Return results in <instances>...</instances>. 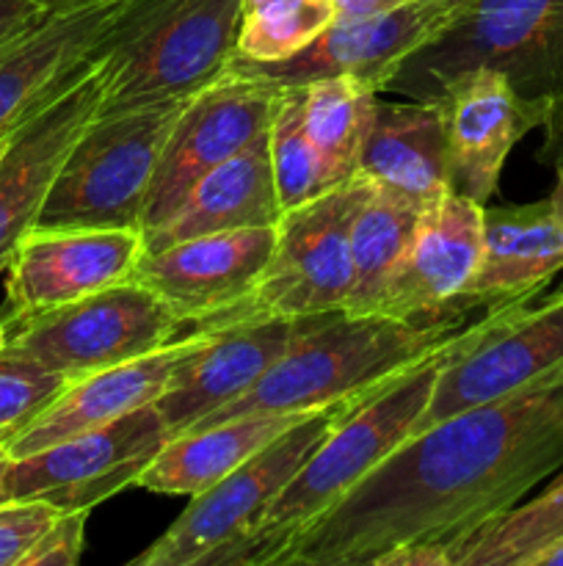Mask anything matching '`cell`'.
I'll use <instances>...</instances> for the list:
<instances>
[{
    "instance_id": "26",
    "label": "cell",
    "mask_w": 563,
    "mask_h": 566,
    "mask_svg": "<svg viewBox=\"0 0 563 566\" xmlns=\"http://www.w3.org/2000/svg\"><path fill=\"white\" fill-rule=\"evenodd\" d=\"M304 130L334 186L357 177L359 149L373 119L375 92L351 75H329L304 83Z\"/></svg>"
},
{
    "instance_id": "28",
    "label": "cell",
    "mask_w": 563,
    "mask_h": 566,
    "mask_svg": "<svg viewBox=\"0 0 563 566\" xmlns=\"http://www.w3.org/2000/svg\"><path fill=\"white\" fill-rule=\"evenodd\" d=\"M334 20L331 0H263L243 9L235 59L246 64H279L307 50Z\"/></svg>"
},
{
    "instance_id": "4",
    "label": "cell",
    "mask_w": 563,
    "mask_h": 566,
    "mask_svg": "<svg viewBox=\"0 0 563 566\" xmlns=\"http://www.w3.org/2000/svg\"><path fill=\"white\" fill-rule=\"evenodd\" d=\"M243 0H130L97 50L99 116L188 99L230 72Z\"/></svg>"
},
{
    "instance_id": "29",
    "label": "cell",
    "mask_w": 563,
    "mask_h": 566,
    "mask_svg": "<svg viewBox=\"0 0 563 566\" xmlns=\"http://www.w3.org/2000/svg\"><path fill=\"white\" fill-rule=\"evenodd\" d=\"M563 536V470L533 501L519 503L491 528L475 536L453 558V566H522L530 553Z\"/></svg>"
},
{
    "instance_id": "11",
    "label": "cell",
    "mask_w": 563,
    "mask_h": 566,
    "mask_svg": "<svg viewBox=\"0 0 563 566\" xmlns=\"http://www.w3.org/2000/svg\"><path fill=\"white\" fill-rule=\"evenodd\" d=\"M563 363V287L489 310L478 335L445 363L414 434L450 415L519 390Z\"/></svg>"
},
{
    "instance_id": "21",
    "label": "cell",
    "mask_w": 563,
    "mask_h": 566,
    "mask_svg": "<svg viewBox=\"0 0 563 566\" xmlns=\"http://www.w3.org/2000/svg\"><path fill=\"white\" fill-rule=\"evenodd\" d=\"M130 0L47 11L0 44V138L22 125L83 61L92 59Z\"/></svg>"
},
{
    "instance_id": "9",
    "label": "cell",
    "mask_w": 563,
    "mask_h": 566,
    "mask_svg": "<svg viewBox=\"0 0 563 566\" xmlns=\"http://www.w3.org/2000/svg\"><path fill=\"white\" fill-rule=\"evenodd\" d=\"M185 332L163 298L127 280L22 321L3 354L31 359L72 381L169 346Z\"/></svg>"
},
{
    "instance_id": "16",
    "label": "cell",
    "mask_w": 563,
    "mask_h": 566,
    "mask_svg": "<svg viewBox=\"0 0 563 566\" xmlns=\"http://www.w3.org/2000/svg\"><path fill=\"white\" fill-rule=\"evenodd\" d=\"M431 99L445 119L453 191L486 205L500 186L511 149L541 127L546 103L519 97L511 83L489 66L447 77Z\"/></svg>"
},
{
    "instance_id": "42",
    "label": "cell",
    "mask_w": 563,
    "mask_h": 566,
    "mask_svg": "<svg viewBox=\"0 0 563 566\" xmlns=\"http://www.w3.org/2000/svg\"><path fill=\"white\" fill-rule=\"evenodd\" d=\"M434 3H450V6H458V9H464L469 0H434Z\"/></svg>"
},
{
    "instance_id": "18",
    "label": "cell",
    "mask_w": 563,
    "mask_h": 566,
    "mask_svg": "<svg viewBox=\"0 0 563 566\" xmlns=\"http://www.w3.org/2000/svg\"><path fill=\"white\" fill-rule=\"evenodd\" d=\"M298 324L301 321L268 318L196 332L199 343L155 401L169 437L191 431L257 385L287 352Z\"/></svg>"
},
{
    "instance_id": "38",
    "label": "cell",
    "mask_w": 563,
    "mask_h": 566,
    "mask_svg": "<svg viewBox=\"0 0 563 566\" xmlns=\"http://www.w3.org/2000/svg\"><path fill=\"white\" fill-rule=\"evenodd\" d=\"M522 566H563V536H555V539L546 542L544 547L530 553Z\"/></svg>"
},
{
    "instance_id": "32",
    "label": "cell",
    "mask_w": 563,
    "mask_h": 566,
    "mask_svg": "<svg viewBox=\"0 0 563 566\" xmlns=\"http://www.w3.org/2000/svg\"><path fill=\"white\" fill-rule=\"evenodd\" d=\"M59 514L44 501H0V566H22Z\"/></svg>"
},
{
    "instance_id": "36",
    "label": "cell",
    "mask_w": 563,
    "mask_h": 566,
    "mask_svg": "<svg viewBox=\"0 0 563 566\" xmlns=\"http://www.w3.org/2000/svg\"><path fill=\"white\" fill-rule=\"evenodd\" d=\"M370 566H453L450 556L439 547L425 545H401L381 553Z\"/></svg>"
},
{
    "instance_id": "7",
    "label": "cell",
    "mask_w": 563,
    "mask_h": 566,
    "mask_svg": "<svg viewBox=\"0 0 563 566\" xmlns=\"http://www.w3.org/2000/svg\"><path fill=\"white\" fill-rule=\"evenodd\" d=\"M182 105L171 99L97 116L66 155L36 227L141 230L149 180Z\"/></svg>"
},
{
    "instance_id": "27",
    "label": "cell",
    "mask_w": 563,
    "mask_h": 566,
    "mask_svg": "<svg viewBox=\"0 0 563 566\" xmlns=\"http://www.w3.org/2000/svg\"><path fill=\"white\" fill-rule=\"evenodd\" d=\"M417 219L419 210L414 205L370 182L368 197L362 199L351 224L353 285L346 313H375L386 282L412 241Z\"/></svg>"
},
{
    "instance_id": "6",
    "label": "cell",
    "mask_w": 563,
    "mask_h": 566,
    "mask_svg": "<svg viewBox=\"0 0 563 566\" xmlns=\"http://www.w3.org/2000/svg\"><path fill=\"white\" fill-rule=\"evenodd\" d=\"M368 191L370 182L357 175L312 202L282 213L274 252L252 291L241 302L196 321L191 329L268 318L301 321L346 310L353 285L351 224Z\"/></svg>"
},
{
    "instance_id": "33",
    "label": "cell",
    "mask_w": 563,
    "mask_h": 566,
    "mask_svg": "<svg viewBox=\"0 0 563 566\" xmlns=\"http://www.w3.org/2000/svg\"><path fill=\"white\" fill-rule=\"evenodd\" d=\"M92 512H61L22 566H77L86 547V520Z\"/></svg>"
},
{
    "instance_id": "14",
    "label": "cell",
    "mask_w": 563,
    "mask_h": 566,
    "mask_svg": "<svg viewBox=\"0 0 563 566\" xmlns=\"http://www.w3.org/2000/svg\"><path fill=\"white\" fill-rule=\"evenodd\" d=\"M144 232L127 227H33L9 263L6 326L132 280Z\"/></svg>"
},
{
    "instance_id": "34",
    "label": "cell",
    "mask_w": 563,
    "mask_h": 566,
    "mask_svg": "<svg viewBox=\"0 0 563 566\" xmlns=\"http://www.w3.org/2000/svg\"><path fill=\"white\" fill-rule=\"evenodd\" d=\"M541 133H544V144H541L539 158L541 164H550L552 175H555V186L546 199L563 213V94L546 99Z\"/></svg>"
},
{
    "instance_id": "40",
    "label": "cell",
    "mask_w": 563,
    "mask_h": 566,
    "mask_svg": "<svg viewBox=\"0 0 563 566\" xmlns=\"http://www.w3.org/2000/svg\"><path fill=\"white\" fill-rule=\"evenodd\" d=\"M9 335H11L9 326H6L3 321H0V354H3L6 346H9Z\"/></svg>"
},
{
    "instance_id": "35",
    "label": "cell",
    "mask_w": 563,
    "mask_h": 566,
    "mask_svg": "<svg viewBox=\"0 0 563 566\" xmlns=\"http://www.w3.org/2000/svg\"><path fill=\"white\" fill-rule=\"evenodd\" d=\"M47 11L36 0H0V44L39 22Z\"/></svg>"
},
{
    "instance_id": "41",
    "label": "cell",
    "mask_w": 563,
    "mask_h": 566,
    "mask_svg": "<svg viewBox=\"0 0 563 566\" xmlns=\"http://www.w3.org/2000/svg\"><path fill=\"white\" fill-rule=\"evenodd\" d=\"M6 468H9V459L0 453V501H3V473H6Z\"/></svg>"
},
{
    "instance_id": "10",
    "label": "cell",
    "mask_w": 563,
    "mask_h": 566,
    "mask_svg": "<svg viewBox=\"0 0 563 566\" xmlns=\"http://www.w3.org/2000/svg\"><path fill=\"white\" fill-rule=\"evenodd\" d=\"M169 440L155 403L103 429L70 437L44 451L9 459L3 501H44L59 512H92L136 486Z\"/></svg>"
},
{
    "instance_id": "1",
    "label": "cell",
    "mask_w": 563,
    "mask_h": 566,
    "mask_svg": "<svg viewBox=\"0 0 563 566\" xmlns=\"http://www.w3.org/2000/svg\"><path fill=\"white\" fill-rule=\"evenodd\" d=\"M563 470V363L412 434L270 566H370L401 545L456 558Z\"/></svg>"
},
{
    "instance_id": "31",
    "label": "cell",
    "mask_w": 563,
    "mask_h": 566,
    "mask_svg": "<svg viewBox=\"0 0 563 566\" xmlns=\"http://www.w3.org/2000/svg\"><path fill=\"white\" fill-rule=\"evenodd\" d=\"M64 385V376L31 359L0 354V440L22 429Z\"/></svg>"
},
{
    "instance_id": "25",
    "label": "cell",
    "mask_w": 563,
    "mask_h": 566,
    "mask_svg": "<svg viewBox=\"0 0 563 566\" xmlns=\"http://www.w3.org/2000/svg\"><path fill=\"white\" fill-rule=\"evenodd\" d=\"M309 412L237 415L202 429L169 437L158 457L138 479V490L158 495H199L230 475L282 434L301 423Z\"/></svg>"
},
{
    "instance_id": "15",
    "label": "cell",
    "mask_w": 563,
    "mask_h": 566,
    "mask_svg": "<svg viewBox=\"0 0 563 566\" xmlns=\"http://www.w3.org/2000/svg\"><path fill=\"white\" fill-rule=\"evenodd\" d=\"M458 11L461 9L450 3L406 0L397 9L373 17H357V20L337 17L307 50L293 59L279 64H246L235 59L230 70L268 77L279 86H304L318 77L351 75L370 83L381 94L403 61L439 36Z\"/></svg>"
},
{
    "instance_id": "3",
    "label": "cell",
    "mask_w": 563,
    "mask_h": 566,
    "mask_svg": "<svg viewBox=\"0 0 563 566\" xmlns=\"http://www.w3.org/2000/svg\"><path fill=\"white\" fill-rule=\"evenodd\" d=\"M461 326L464 318L417 324L346 310L301 318L290 346L270 365L268 374L193 429L237 415L315 412L351 401L428 357Z\"/></svg>"
},
{
    "instance_id": "17",
    "label": "cell",
    "mask_w": 563,
    "mask_h": 566,
    "mask_svg": "<svg viewBox=\"0 0 563 566\" xmlns=\"http://www.w3.org/2000/svg\"><path fill=\"white\" fill-rule=\"evenodd\" d=\"M484 208L486 205L450 191L423 210L375 315L417 324L464 318L456 313V302L478 269Z\"/></svg>"
},
{
    "instance_id": "39",
    "label": "cell",
    "mask_w": 563,
    "mask_h": 566,
    "mask_svg": "<svg viewBox=\"0 0 563 566\" xmlns=\"http://www.w3.org/2000/svg\"><path fill=\"white\" fill-rule=\"evenodd\" d=\"M44 11H70V9H83V6L103 3V0H36Z\"/></svg>"
},
{
    "instance_id": "44",
    "label": "cell",
    "mask_w": 563,
    "mask_h": 566,
    "mask_svg": "<svg viewBox=\"0 0 563 566\" xmlns=\"http://www.w3.org/2000/svg\"><path fill=\"white\" fill-rule=\"evenodd\" d=\"M9 136H11V133H9ZM9 136H3V138H0V155H3V149H6V144H9Z\"/></svg>"
},
{
    "instance_id": "12",
    "label": "cell",
    "mask_w": 563,
    "mask_h": 566,
    "mask_svg": "<svg viewBox=\"0 0 563 566\" xmlns=\"http://www.w3.org/2000/svg\"><path fill=\"white\" fill-rule=\"evenodd\" d=\"M279 92L268 77L230 70L185 99L149 180L141 232L163 224L210 169L268 133Z\"/></svg>"
},
{
    "instance_id": "43",
    "label": "cell",
    "mask_w": 563,
    "mask_h": 566,
    "mask_svg": "<svg viewBox=\"0 0 563 566\" xmlns=\"http://www.w3.org/2000/svg\"><path fill=\"white\" fill-rule=\"evenodd\" d=\"M263 3V0H243V9H252V6Z\"/></svg>"
},
{
    "instance_id": "2",
    "label": "cell",
    "mask_w": 563,
    "mask_h": 566,
    "mask_svg": "<svg viewBox=\"0 0 563 566\" xmlns=\"http://www.w3.org/2000/svg\"><path fill=\"white\" fill-rule=\"evenodd\" d=\"M484 318L486 313L472 324H464L428 357L417 359L353 403L276 495L252 536L226 556L224 566H270L293 536L329 512L386 453L406 442L428 407L439 370L464 343L478 335Z\"/></svg>"
},
{
    "instance_id": "22",
    "label": "cell",
    "mask_w": 563,
    "mask_h": 566,
    "mask_svg": "<svg viewBox=\"0 0 563 566\" xmlns=\"http://www.w3.org/2000/svg\"><path fill=\"white\" fill-rule=\"evenodd\" d=\"M557 271H563V213L550 199L484 208L478 269L458 296L456 313H489L533 298Z\"/></svg>"
},
{
    "instance_id": "13",
    "label": "cell",
    "mask_w": 563,
    "mask_h": 566,
    "mask_svg": "<svg viewBox=\"0 0 563 566\" xmlns=\"http://www.w3.org/2000/svg\"><path fill=\"white\" fill-rule=\"evenodd\" d=\"M103 70L97 53L83 61L17 130L0 155V271L36 227L66 155L99 116Z\"/></svg>"
},
{
    "instance_id": "30",
    "label": "cell",
    "mask_w": 563,
    "mask_h": 566,
    "mask_svg": "<svg viewBox=\"0 0 563 566\" xmlns=\"http://www.w3.org/2000/svg\"><path fill=\"white\" fill-rule=\"evenodd\" d=\"M304 88L282 86L268 125V155L282 213L337 188L304 130Z\"/></svg>"
},
{
    "instance_id": "5",
    "label": "cell",
    "mask_w": 563,
    "mask_h": 566,
    "mask_svg": "<svg viewBox=\"0 0 563 566\" xmlns=\"http://www.w3.org/2000/svg\"><path fill=\"white\" fill-rule=\"evenodd\" d=\"M475 66L497 70L533 103L563 94V0H469L403 61L384 92L431 99L447 77Z\"/></svg>"
},
{
    "instance_id": "19",
    "label": "cell",
    "mask_w": 563,
    "mask_h": 566,
    "mask_svg": "<svg viewBox=\"0 0 563 566\" xmlns=\"http://www.w3.org/2000/svg\"><path fill=\"white\" fill-rule=\"evenodd\" d=\"M274 227L213 232L144 252L132 280L163 298L191 329L196 321L241 302L268 265Z\"/></svg>"
},
{
    "instance_id": "8",
    "label": "cell",
    "mask_w": 563,
    "mask_h": 566,
    "mask_svg": "<svg viewBox=\"0 0 563 566\" xmlns=\"http://www.w3.org/2000/svg\"><path fill=\"white\" fill-rule=\"evenodd\" d=\"M364 396L315 409L257 457L191 495L180 517L147 551L130 558V566H224L226 556L252 536L276 495L290 484L337 420Z\"/></svg>"
},
{
    "instance_id": "20",
    "label": "cell",
    "mask_w": 563,
    "mask_h": 566,
    "mask_svg": "<svg viewBox=\"0 0 563 566\" xmlns=\"http://www.w3.org/2000/svg\"><path fill=\"white\" fill-rule=\"evenodd\" d=\"M196 343V332H185L169 346L66 381L22 429L0 440V453L6 459L31 457L55 442L103 429L136 409L149 407L158 401L169 376Z\"/></svg>"
},
{
    "instance_id": "24",
    "label": "cell",
    "mask_w": 563,
    "mask_h": 566,
    "mask_svg": "<svg viewBox=\"0 0 563 566\" xmlns=\"http://www.w3.org/2000/svg\"><path fill=\"white\" fill-rule=\"evenodd\" d=\"M279 219L282 208L270 171L268 133H263L230 160L210 169L163 224L144 232V252L213 232L274 227Z\"/></svg>"
},
{
    "instance_id": "37",
    "label": "cell",
    "mask_w": 563,
    "mask_h": 566,
    "mask_svg": "<svg viewBox=\"0 0 563 566\" xmlns=\"http://www.w3.org/2000/svg\"><path fill=\"white\" fill-rule=\"evenodd\" d=\"M340 20H357V17H373L403 6L406 0H331Z\"/></svg>"
},
{
    "instance_id": "23",
    "label": "cell",
    "mask_w": 563,
    "mask_h": 566,
    "mask_svg": "<svg viewBox=\"0 0 563 566\" xmlns=\"http://www.w3.org/2000/svg\"><path fill=\"white\" fill-rule=\"evenodd\" d=\"M357 175L423 213L453 191L445 119L434 99H375Z\"/></svg>"
}]
</instances>
